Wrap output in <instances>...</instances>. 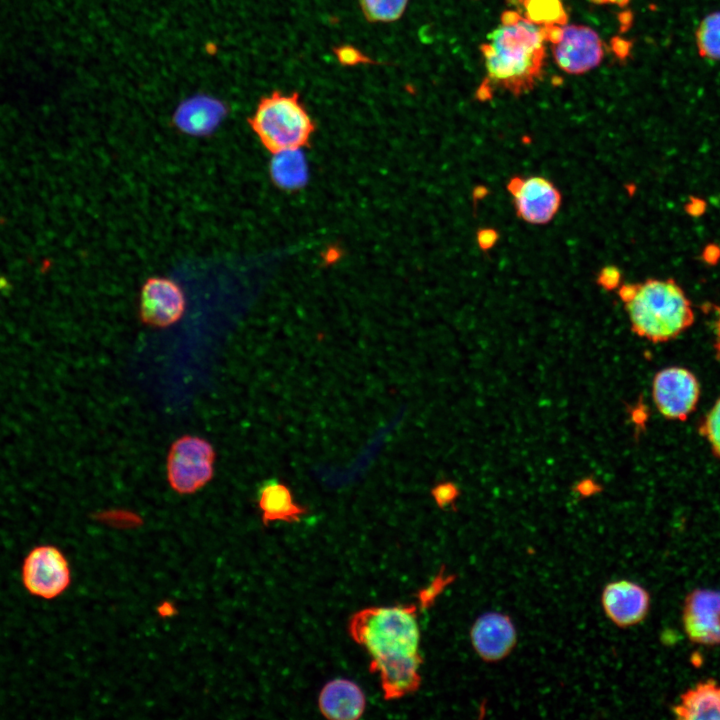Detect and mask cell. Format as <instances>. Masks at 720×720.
Returning <instances> with one entry per match:
<instances>
[{
    "label": "cell",
    "instance_id": "obj_1",
    "mask_svg": "<svg viewBox=\"0 0 720 720\" xmlns=\"http://www.w3.org/2000/svg\"><path fill=\"white\" fill-rule=\"evenodd\" d=\"M415 605L368 607L349 621V633L371 658L386 700L416 691L421 682L420 630Z\"/></svg>",
    "mask_w": 720,
    "mask_h": 720
},
{
    "label": "cell",
    "instance_id": "obj_2",
    "mask_svg": "<svg viewBox=\"0 0 720 720\" xmlns=\"http://www.w3.org/2000/svg\"><path fill=\"white\" fill-rule=\"evenodd\" d=\"M546 41L544 26L515 11L504 12L500 25L480 47L486 83L514 96L530 92L542 77Z\"/></svg>",
    "mask_w": 720,
    "mask_h": 720
},
{
    "label": "cell",
    "instance_id": "obj_3",
    "mask_svg": "<svg viewBox=\"0 0 720 720\" xmlns=\"http://www.w3.org/2000/svg\"><path fill=\"white\" fill-rule=\"evenodd\" d=\"M624 305L633 332L654 343L677 338L695 321L691 301L672 278L637 283L634 296Z\"/></svg>",
    "mask_w": 720,
    "mask_h": 720
},
{
    "label": "cell",
    "instance_id": "obj_4",
    "mask_svg": "<svg viewBox=\"0 0 720 720\" xmlns=\"http://www.w3.org/2000/svg\"><path fill=\"white\" fill-rule=\"evenodd\" d=\"M250 123L262 144L272 153L302 147L314 129L297 93L275 92L263 98Z\"/></svg>",
    "mask_w": 720,
    "mask_h": 720
},
{
    "label": "cell",
    "instance_id": "obj_5",
    "mask_svg": "<svg viewBox=\"0 0 720 720\" xmlns=\"http://www.w3.org/2000/svg\"><path fill=\"white\" fill-rule=\"evenodd\" d=\"M215 451L203 438L184 435L175 440L167 456V478L179 494H191L213 477Z\"/></svg>",
    "mask_w": 720,
    "mask_h": 720
},
{
    "label": "cell",
    "instance_id": "obj_6",
    "mask_svg": "<svg viewBox=\"0 0 720 720\" xmlns=\"http://www.w3.org/2000/svg\"><path fill=\"white\" fill-rule=\"evenodd\" d=\"M652 396L662 416L684 421L696 409L700 384L690 370L679 366L667 367L654 376Z\"/></svg>",
    "mask_w": 720,
    "mask_h": 720
},
{
    "label": "cell",
    "instance_id": "obj_7",
    "mask_svg": "<svg viewBox=\"0 0 720 720\" xmlns=\"http://www.w3.org/2000/svg\"><path fill=\"white\" fill-rule=\"evenodd\" d=\"M22 580L32 595L43 599L56 598L71 581L67 559L57 547L37 546L24 559Z\"/></svg>",
    "mask_w": 720,
    "mask_h": 720
},
{
    "label": "cell",
    "instance_id": "obj_8",
    "mask_svg": "<svg viewBox=\"0 0 720 720\" xmlns=\"http://www.w3.org/2000/svg\"><path fill=\"white\" fill-rule=\"evenodd\" d=\"M506 188L516 214L527 223H549L560 209L562 195L552 181L542 176H512Z\"/></svg>",
    "mask_w": 720,
    "mask_h": 720
},
{
    "label": "cell",
    "instance_id": "obj_9",
    "mask_svg": "<svg viewBox=\"0 0 720 720\" xmlns=\"http://www.w3.org/2000/svg\"><path fill=\"white\" fill-rule=\"evenodd\" d=\"M552 53L558 67L568 74H583L597 67L604 56L598 33L585 25L561 27L558 39L552 43Z\"/></svg>",
    "mask_w": 720,
    "mask_h": 720
},
{
    "label": "cell",
    "instance_id": "obj_10",
    "mask_svg": "<svg viewBox=\"0 0 720 720\" xmlns=\"http://www.w3.org/2000/svg\"><path fill=\"white\" fill-rule=\"evenodd\" d=\"M682 623L691 642L720 644V591L706 588L691 591L684 601Z\"/></svg>",
    "mask_w": 720,
    "mask_h": 720
},
{
    "label": "cell",
    "instance_id": "obj_11",
    "mask_svg": "<svg viewBox=\"0 0 720 720\" xmlns=\"http://www.w3.org/2000/svg\"><path fill=\"white\" fill-rule=\"evenodd\" d=\"M517 630L511 617L498 611L481 614L470 629L474 651L485 662L495 663L508 657L517 644Z\"/></svg>",
    "mask_w": 720,
    "mask_h": 720
},
{
    "label": "cell",
    "instance_id": "obj_12",
    "mask_svg": "<svg viewBox=\"0 0 720 720\" xmlns=\"http://www.w3.org/2000/svg\"><path fill=\"white\" fill-rule=\"evenodd\" d=\"M184 310V294L174 281L154 277L143 285L140 318L145 324L162 328L170 326L182 317Z\"/></svg>",
    "mask_w": 720,
    "mask_h": 720
},
{
    "label": "cell",
    "instance_id": "obj_13",
    "mask_svg": "<svg viewBox=\"0 0 720 720\" xmlns=\"http://www.w3.org/2000/svg\"><path fill=\"white\" fill-rule=\"evenodd\" d=\"M601 605L612 623L628 628L646 618L650 608V595L644 587L633 581H612L602 590Z\"/></svg>",
    "mask_w": 720,
    "mask_h": 720
},
{
    "label": "cell",
    "instance_id": "obj_14",
    "mask_svg": "<svg viewBox=\"0 0 720 720\" xmlns=\"http://www.w3.org/2000/svg\"><path fill=\"white\" fill-rule=\"evenodd\" d=\"M225 114V106L220 100L200 94L187 98L177 107L174 121L183 132L203 136L214 131Z\"/></svg>",
    "mask_w": 720,
    "mask_h": 720
},
{
    "label": "cell",
    "instance_id": "obj_15",
    "mask_svg": "<svg viewBox=\"0 0 720 720\" xmlns=\"http://www.w3.org/2000/svg\"><path fill=\"white\" fill-rule=\"evenodd\" d=\"M318 705L320 712L326 718L358 719L365 711L366 698L355 682L337 678L324 685L319 694Z\"/></svg>",
    "mask_w": 720,
    "mask_h": 720
},
{
    "label": "cell",
    "instance_id": "obj_16",
    "mask_svg": "<svg viewBox=\"0 0 720 720\" xmlns=\"http://www.w3.org/2000/svg\"><path fill=\"white\" fill-rule=\"evenodd\" d=\"M672 711L680 720H720V685L713 679L697 683L681 694Z\"/></svg>",
    "mask_w": 720,
    "mask_h": 720
},
{
    "label": "cell",
    "instance_id": "obj_17",
    "mask_svg": "<svg viewBox=\"0 0 720 720\" xmlns=\"http://www.w3.org/2000/svg\"><path fill=\"white\" fill-rule=\"evenodd\" d=\"M258 506L265 525L270 522H297L306 509L293 498L290 489L276 479L265 481L258 491Z\"/></svg>",
    "mask_w": 720,
    "mask_h": 720
},
{
    "label": "cell",
    "instance_id": "obj_18",
    "mask_svg": "<svg viewBox=\"0 0 720 720\" xmlns=\"http://www.w3.org/2000/svg\"><path fill=\"white\" fill-rule=\"evenodd\" d=\"M270 174L273 182L283 189L302 187L308 179V164L302 147L274 152Z\"/></svg>",
    "mask_w": 720,
    "mask_h": 720
},
{
    "label": "cell",
    "instance_id": "obj_19",
    "mask_svg": "<svg viewBox=\"0 0 720 720\" xmlns=\"http://www.w3.org/2000/svg\"><path fill=\"white\" fill-rule=\"evenodd\" d=\"M696 45L704 58L720 60V11L706 15L695 33Z\"/></svg>",
    "mask_w": 720,
    "mask_h": 720
},
{
    "label": "cell",
    "instance_id": "obj_20",
    "mask_svg": "<svg viewBox=\"0 0 720 720\" xmlns=\"http://www.w3.org/2000/svg\"><path fill=\"white\" fill-rule=\"evenodd\" d=\"M526 9V18L540 25H561L567 15L560 0H521Z\"/></svg>",
    "mask_w": 720,
    "mask_h": 720
},
{
    "label": "cell",
    "instance_id": "obj_21",
    "mask_svg": "<svg viewBox=\"0 0 720 720\" xmlns=\"http://www.w3.org/2000/svg\"><path fill=\"white\" fill-rule=\"evenodd\" d=\"M409 0H359L361 11L371 23H389L401 18Z\"/></svg>",
    "mask_w": 720,
    "mask_h": 720
},
{
    "label": "cell",
    "instance_id": "obj_22",
    "mask_svg": "<svg viewBox=\"0 0 720 720\" xmlns=\"http://www.w3.org/2000/svg\"><path fill=\"white\" fill-rule=\"evenodd\" d=\"M698 431L709 444L713 455L720 459V397L701 420Z\"/></svg>",
    "mask_w": 720,
    "mask_h": 720
},
{
    "label": "cell",
    "instance_id": "obj_23",
    "mask_svg": "<svg viewBox=\"0 0 720 720\" xmlns=\"http://www.w3.org/2000/svg\"><path fill=\"white\" fill-rule=\"evenodd\" d=\"M432 497L440 508L453 505L458 498L457 486L449 481L440 482L432 489Z\"/></svg>",
    "mask_w": 720,
    "mask_h": 720
},
{
    "label": "cell",
    "instance_id": "obj_24",
    "mask_svg": "<svg viewBox=\"0 0 720 720\" xmlns=\"http://www.w3.org/2000/svg\"><path fill=\"white\" fill-rule=\"evenodd\" d=\"M621 278L622 274L617 266L607 265L597 274L596 282L601 288L612 291L619 287Z\"/></svg>",
    "mask_w": 720,
    "mask_h": 720
},
{
    "label": "cell",
    "instance_id": "obj_25",
    "mask_svg": "<svg viewBox=\"0 0 720 720\" xmlns=\"http://www.w3.org/2000/svg\"><path fill=\"white\" fill-rule=\"evenodd\" d=\"M338 60L343 65H355L357 63L367 62L368 59L361 54L359 50L351 46H342L335 51Z\"/></svg>",
    "mask_w": 720,
    "mask_h": 720
},
{
    "label": "cell",
    "instance_id": "obj_26",
    "mask_svg": "<svg viewBox=\"0 0 720 720\" xmlns=\"http://www.w3.org/2000/svg\"><path fill=\"white\" fill-rule=\"evenodd\" d=\"M498 239V231L490 227L481 228L476 234L477 244L483 251L492 249L496 245Z\"/></svg>",
    "mask_w": 720,
    "mask_h": 720
},
{
    "label": "cell",
    "instance_id": "obj_27",
    "mask_svg": "<svg viewBox=\"0 0 720 720\" xmlns=\"http://www.w3.org/2000/svg\"><path fill=\"white\" fill-rule=\"evenodd\" d=\"M576 490L582 496H589L599 491V485L591 479H584L578 483Z\"/></svg>",
    "mask_w": 720,
    "mask_h": 720
},
{
    "label": "cell",
    "instance_id": "obj_28",
    "mask_svg": "<svg viewBox=\"0 0 720 720\" xmlns=\"http://www.w3.org/2000/svg\"><path fill=\"white\" fill-rule=\"evenodd\" d=\"M715 333H716V339L714 348L717 352V354L720 356V307L717 308V320L715 323Z\"/></svg>",
    "mask_w": 720,
    "mask_h": 720
}]
</instances>
